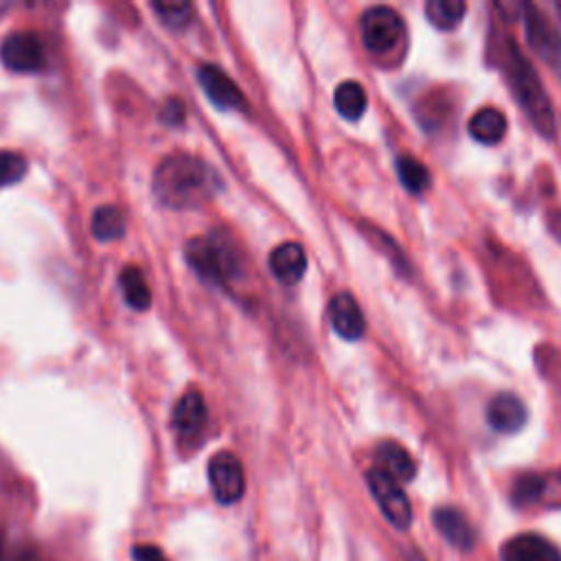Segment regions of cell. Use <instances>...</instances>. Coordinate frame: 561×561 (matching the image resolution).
<instances>
[{
  "instance_id": "obj_1",
  "label": "cell",
  "mask_w": 561,
  "mask_h": 561,
  "mask_svg": "<svg viewBox=\"0 0 561 561\" xmlns=\"http://www.w3.org/2000/svg\"><path fill=\"white\" fill-rule=\"evenodd\" d=\"M219 173L202 158L171 153L153 171L156 199L173 210H193L208 204L221 191Z\"/></svg>"
},
{
  "instance_id": "obj_2",
  "label": "cell",
  "mask_w": 561,
  "mask_h": 561,
  "mask_svg": "<svg viewBox=\"0 0 561 561\" xmlns=\"http://www.w3.org/2000/svg\"><path fill=\"white\" fill-rule=\"evenodd\" d=\"M500 66L504 70V77L519 101L524 114L533 123V127L548 140L557 136V123H554V110L550 103V96L535 72L533 64L526 59V55L515 46L513 39H504L500 48Z\"/></svg>"
},
{
  "instance_id": "obj_3",
  "label": "cell",
  "mask_w": 561,
  "mask_h": 561,
  "mask_svg": "<svg viewBox=\"0 0 561 561\" xmlns=\"http://www.w3.org/2000/svg\"><path fill=\"white\" fill-rule=\"evenodd\" d=\"M184 256L202 280L217 287H228L241 274L239 250L228 234L219 230L188 239Z\"/></svg>"
},
{
  "instance_id": "obj_4",
  "label": "cell",
  "mask_w": 561,
  "mask_h": 561,
  "mask_svg": "<svg viewBox=\"0 0 561 561\" xmlns=\"http://www.w3.org/2000/svg\"><path fill=\"white\" fill-rule=\"evenodd\" d=\"M362 42L366 50L375 55H386L394 50L405 37L403 18L392 7H370L359 18Z\"/></svg>"
},
{
  "instance_id": "obj_5",
  "label": "cell",
  "mask_w": 561,
  "mask_h": 561,
  "mask_svg": "<svg viewBox=\"0 0 561 561\" xmlns=\"http://www.w3.org/2000/svg\"><path fill=\"white\" fill-rule=\"evenodd\" d=\"M366 482H368V489H370L373 497L377 500L383 517L394 528L405 530L412 524V506H410V500H408L405 491L401 489V484L394 482L392 478H388L379 469H370L366 473Z\"/></svg>"
},
{
  "instance_id": "obj_6",
  "label": "cell",
  "mask_w": 561,
  "mask_h": 561,
  "mask_svg": "<svg viewBox=\"0 0 561 561\" xmlns=\"http://www.w3.org/2000/svg\"><path fill=\"white\" fill-rule=\"evenodd\" d=\"M0 61L13 72H39L46 64L44 44L31 31L9 33L0 44Z\"/></svg>"
},
{
  "instance_id": "obj_7",
  "label": "cell",
  "mask_w": 561,
  "mask_h": 561,
  "mask_svg": "<svg viewBox=\"0 0 561 561\" xmlns=\"http://www.w3.org/2000/svg\"><path fill=\"white\" fill-rule=\"evenodd\" d=\"M208 482L221 504H234L245 491V471L232 451H217L208 462Z\"/></svg>"
},
{
  "instance_id": "obj_8",
  "label": "cell",
  "mask_w": 561,
  "mask_h": 561,
  "mask_svg": "<svg viewBox=\"0 0 561 561\" xmlns=\"http://www.w3.org/2000/svg\"><path fill=\"white\" fill-rule=\"evenodd\" d=\"M524 24H526V39L530 48L550 66L554 68L559 81H561V35L559 31L546 20V15L533 7L524 4Z\"/></svg>"
},
{
  "instance_id": "obj_9",
  "label": "cell",
  "mask_w": 561,
  "mask_h": 561,
  "mask_svg": "<svg viewBox=\"0 0 561 561\" xmlns=\"http://www.w3.org/2000/svg\"><path fill=\"white\" fill-rule=\"evenodd\" d=\"M199 85L204 94L215 103L219 110H245V96L239 90V85L219 68L213 64H204L197 70Z\"/></svg>"
},
{
  "instance_id": "obj_10",
  "label": "cell",
  "mask_w": 561,
  "mask_h": 561,
  "mask_svg": "<svg viewBox=\"0 0 561 561\" xmlns=\"http://www.w3.org/2000/svg\"><path fill=\"white\" fill-rule=\"evenodd\" d=\"M206 419H208V412H206V403H204V397L199 390L191 388L186 390L175 408H173V414H171V421H173V430L178 432V436L182 440H193L202 434L204 425H206Z\"/></svg>"
},
{
  "instance_id": "obj_11",
  "label": "cell",
  "mask_w": 561,
  "mask_h": 561,
  "mask_svg": "<svg viewBox=\"0 0 561 561\" xmlns=\"http://www.w3.org/2000/svg\"><path fill=\"white\" fill-rule=\"evenodd\" d=\"M329 322H331L333 331L342 340H348V342L359 340L364 335V329H366L362 307L357 305V300L348 291L335 294L331 298V302H329Z\"/></svg>"
},
{
  "instance_id": "obj_12",
  "label": "cell",
  "mask_w": 561,
  "mask_h": 561,
  "mask_svg": "<svg viewBox=\"0 0 561 561\" xmlns=\"http://www.w3.org/2000/svg\"><path fill=\"white\" fill-rule=\"evenodd\" d=\"M502 561H561V550L541 535L524 533L508 539L500 552Z\"/></svg>"
},
{
  "instance_id": "obj_13",
  "label": "cell",
  "mask_w": 561,
  "mask_h": 561,
  "mask_svg": "<svg viewBox=\"0 0 561 561\" xmlns=\"http://www.w3.org/2000/svg\"><path fill=\"white\" fill-rule=\"evenodd\" d=\"M528 419V410L524 401L513 392H500L491 399L486 408V421L495 432L502 434H515L524 427Z\"/></svg>"
},
{
  "instance_id": "obj_14",
  "label": "cell",
  "mask_w": 561,
  "mask_h": 561,
  "mask_svg": "<svg viewBox=\"0 0 561 561\" xmlns=\"http://www.w3.org/2000/svg\"><path fill=\"white\" fill-rule=\"evenodd\" d=\"M270 270L283 285H296L307 272V254L300 243L285 241L270 252Z\"/></svg>"
},
{
  "instance_id": "obj_15",
  "label": "cell",
  "mask_w": 561,
  "mask_h": 561,
  "mask_svg": "<svg viewBox=\"0 0 561 561\" xmlns=\"http://www.w3.org/2000/svg\"><path fill=\"white\" fill-rule=\"evenodd\" d=\"M375 460H377V467L379 471H383L388 478H392L394 482H410L416 473V465H414V458L410 456V451L394 443V440H383L377 445L375 449Z\"/></svg>"
},
{
  "instance_id": "obj_16",
  "label": "cell",
  "mask_w": 561,
  "mask_h": 561,
  "mask_svg": "<svg viewBox=\"0 0 561 561\" xmlns=\"http://www.w3.org/2000/svg\"><path fill=\"white\" fill-rule=\"evenodd\" d=\"M434 524L440 535L460 550H469L476 543V528L454 506H440L434 511Z\"/></svg>"
},
{
  "instance_id": "obj_17",
  "label": "cell",
  "mask_w": 561,
  "mask_h": 561,
  "mask_svg": "<svg viewBox=\"0 0 561 561\" xmlns=\"http://www.w3.org/2000/svg\"><path fill=\"white\" fill-rule=\"evenodd\" d=\"M469 136L482 145H497L506 134V116L495 107H482L469 118Z\"/></svg>"
},
{
  "instance_id": "obj_18",
  "label": "cell",
  "mask_w": 561,
  "mask_h": 561,
  "mask_svg": "<svg viewBox=\"0 0 561 561\" xmlns=\"http://www.w3.org/2000/svg\"><path fill=\"white\" fill-rule=\"evenodd\" d=\"M333 103H335V110L340 116H344L346 121H359L366 112L368 94L359 81L348 79L335 88Z\"/></svg>"
},
{
  "instance_id": "obj_19",
  "label": "cell",
  "mask_w": 561,
  "mask_h": 561,
  "mask_svg": "<svg viewBox=\"0 0 561 561\" xmlns=\"http://www.w3.org/2000/svg\"><path fill=\"white\" fill-rule=\"evenodd\" d=\"M118 285L123 289V296H125V302L136 309V311H145L149 309L151 305V289L145 280V274L134 267V265H127L123 267V272L118 274Z\"/></svg>"
},
{
  "instance_id": "obj_20",
  "label": "cell",
  "mask_w": 561,
  "mask_h": 561,
  "mask_svg": "<svg viewBox=\"0 0 561 561\" xmlns=\"http://www.w3.org/2000/svg\"><path fill=\"white\" fill-rule=\"evenodd\" d=\"M90 230L99 241H114L121 239L125 232V215L118 206H99L92 213L90 219Z\"/></svg>"
},
{
  "instance_id": "obj_21",
  "label": "cell",
  "mask_w": 561,
  "mask_h": 561,
  "mask_svg": "<svg viewBox=\"0 0 561 561\" xmlns=\"http://www.w3.org/2000/svg\"><path fill=\"white\" fill-rule=\"evenodd\" d=\"M465 13L467 4L462 0H430L425 4V18L440 31L456 28Z\"/></svg>"
},
{
  "instance_id": "obj_22",
  "label": "cell",
  "mask_w": 561,
  "mask_h": 561,
  "mask_svg": "<svg viewBox=\"0 0 561 561\" xmlns=\"http://www.w3.org/2000/svg\"><path fill=\"white\" fill-rule=\"evenodd\" d=\"M397 173H399V180L401 184L410 191V193H421L427 188L430 184V171L427 167L416 160L414 156H401L397 160Z\"/></svg>"
},
{
  "instance_id": "obj_23",
  "label": "cell",
  "mask_w": 561,
  "mask_h": 561,
  "mask_svg": "<svg viewBox=\"0 0 561 561\" xmlns=\"http://www.w3.org/2000/svg\"><path fill=\"white\" fill-rule=\"evenodd\" d=\"M153 11L158 13L160 22L173 31H182L193 20V7L188 2H153Z\"/></svg>"
},
{
  "instance_id": "obj_24",
  "label": "cell",
  "mask_w": 561,
  "mask_h": 561,
  "mask_svg": "<svg viewBox=\"0 0 561 561\" xmlns=\"http://www.w3.org/2000/svg\"><path fill=\"white\" fill-rule=\"evenodd\" d=\"M28 171V162L18 151H0V188L20 182Z\"/></svg>"
},
{
  "instance_id": "obj_25",
  "label": "cell",
  "mask_w": 561,
  "mask_h": 561,
  "mask_svg": "<svg viewBox=\"0 0 561 561\" xmlns=\"http://www.w3.org/2000/svg\"><path fill=\"white\" fill-rule=\"evenodd\" d=\"M561 506V469L548 476H539V500L537 504Z\"/></svg>"
},
{
  "instance_id": "obj_26",
  "label": "cell",
  "mask_w": 561,
  "mask_h": 561,
  "mask_svg": "<svg viewBox=\"0 0 561 561\" xmlns=\"http://www.w3.org/2000/svg\"><path fill=\"white\" fill-rule=\"evenodd\" d=\"M162 121L167 125H182L184 118H186V107L180 99H169L164 105H162V112H160Z\"/></svg>"
},
{
  "instance_id": "obj_27",
  "label": "cell",
  "mask_w": 561,
  "mask_h": 561,
  "mask_svg": "<svg viewBox=\"0 0 561 561\" xmlns=\"http://www.w3.org/2000/svg\"><path fill=\"white\" fill-rule=\"evenodd\" d=\"M134 561H169L167 554L153 543H138L134 546Z\"/></svg>"
},
{
  "instance_id": "obj_28",
  "label": "cell",
  "mask_w": 561,
  "mask_h": 561,
  "mask_svg": "<svg viewBox=\"0 0 561 561\" xmlns=\"http://www.w3.org/2000/svg\"><path fill=\"white\" fill-rule=\"evenodd\" d=\"M0 561H26V554L20 548H9L7 543H0Z\"/></svg>"
},
{
  "instance_id": "obj_29",
  "label": "cell",
  "mask_w": 561,
  "mask_h": 561,
  "mask_svg": "<svg viewBox=\"0 0 561 561\" xmlns=\"http://www.w3.org/2000/svg\"><path fill=\"white\" fill-rule=\"evenodd\" d=\"M557 9H559V11H561V2H559V4H557Z\"/></svg>"
}]
</instances>
